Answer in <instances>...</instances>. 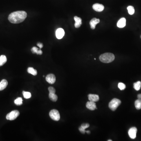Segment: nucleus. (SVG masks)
I'll list each match as a JSON object with an SVG mask.
<instances>
[{
	"label": "nucleus",
	"instance_id": "3",
	"mask_svg": "<svg viewBox=\"0 0 141 141\" xmlns=\"http://www.w3.org/2000/svg\"><path fill=\"white\" fill-rule=\"evenodd\" d=\"M121 103V102L120 100L117 98H114L109 102V107L112 111H115L120 105Z\"/></svg>",
	"mask_w": 141,
	"mask_h": 141
},
{
	"label": "nucleus",
	"instance_id": "31",
	"mask_svg": "<svg viewBox=\"0 0 141 141\" xmlns=\"http://www.w3.org/2000/svg\"><path fill=\"white\" fill-rule=\"evenodd\" d=\"M85 132L87 133V134H90V131H85Z\"/></svg>",
	"mask_w": 141,
	"mask_h": 141
},
{
	"label": "nucleus",
	"instance_id": "28",
	"mask_svg": "<svg viewBox=\"0 0 141 141\" xmlns=\"http://www.w3.org/2000/svg\"><path fill=\"white\" fill-rule=\"evenodd\" d=\"M79 130L80 132L82 133V134H85V129H83L81 127H79Z\"/></svg>",
	"mask_w": 141,
	"mask_h": 141
},
{
	"label": "nucleus",
	"instance_id": "6",
	"mask_svg": "<svg viewBox=\"0 0 141 141\" xmlns=\"http://www.w3.org/2000/svg\"><path fill=\"white\" fill-rule=\"evenodd\" d=\"M137 129L135 127H133L130 128L129 130L128 134L131 139H134L136 138L137 133Z\"/></svg>",
	"mask_w": 141,
	"mask_h": 141
},
{
	"label": "nucleus",
	"instance_id": "12",
	"mask_svg": "<svg viewBox=\"0 0 141 141\" xmlns=\"http://www.w3.org/2000/svg\"><path fill=\"white\" fill-rule=\"evenodd\" d=\"M74 20L75 21V23L74 24V26H75V28H80L82 24V18L78 17L77 16L74 17Z\"/></svg>",
	"mask_w": 141,
	"mask_h": 141
},
{
	"label": "nucleus",
	"instance_id": "33",
	"mask_svg": "<svg viewBox=\"0 0 141 141\" xmlns=\"http://www.w3.org/2000/svg\"></svg>",
	"mask_w": 141,
	"mask_h": 141
},
{
	"label": "nucleus",
	"instance_id": "11",
	"mask_svg": "<svg viewBox=\"0 0 141 141\" xmlns=\"http://www.w3.org/2000/svg\"><path fill=\"white\" fill-rule=\"evenodd\" d=\"M100 20L99 19H97L96 18H93L91 20L90 22V25L91 28L92 29H94L95 28L96 26V24H98L100 22Z\"/></svg>",
	"mask_w": 141,
	"mask_h": 141
},
{
	"label": "nucleus",
	"instance_id": "20",
	"mask_svg": "<svg viewBox=\"0 0 141 141\" xmlns=\"http://www.w3.org/2000/svg\"><path fill=\"white\" fill-rule=\"evenodd\" d=\"M135 106L138 110L141 109V100L138 99L135 102Z\"/></svg>",
	"mask_w": 141,
	"mask_h": 141
},
{
	"label": "nucleus",
	"instance_id": "29",
	"mask_svg": "<svg viewBox=\"0 0 141 141\" xmlns=\"http://www.w3.org/2000/svg\"><path fill=\"white\" fill-rule=\"evenodd\" d=\"M38 46H39L40 49L42 48L43 47V45L42 43H38L37 44Z\"/></svg>",
	"mask_w": 141,
	"mask_h": 141
},
{
	"label": "nucleus",
	"instance_id": "21",
	"mask_svg": "<svg viewBox=\"0 0 141 141\" xmlns=\"http://www.w3.org/2000/svg\"><path fill=\"white\" fill-rule=\"evenodd\" d=\"M141 82L138 81L134 83V88L136 91H139L141 88Z\"/></svg>",
	"mask_w": 141,
	"mask_h": 141
},
{
	"label": "nucleus",
	"instance_id": "13",
	"mask_svg": "<svg viewBox=\"0 0 141 141\" xmlns=\"http://www.w3.org/2000/svg\"><path fill=\"white\" fill-rule=\"evenodd\" d=\"M88 98L89 101L92 102H98L99 100V97L97 94H89L88 95Z\"/></svg>",
	"mask_w": 141,
	"mask_h": 141
},
{
	"label": "nucleus",
	"instance_id": "9",
	"mask_svg": "<svg viewBox=\"0 0 141 141\" xmlns=\"http://www.w3.org/2000/svg\"><path fill=\"white\" fill-rule=\"evenodd\" d=\"M65 32L63 29L59 28L57 29L56 31V36L58 39H62L64 36Z\"/></svg>",
	"mask_w": 141,
	"mask_h": 141
},
{
	"label": "nucleus",
	"instance_id": "30",
	"mask_svg": "<svg viewBox=\"0 0 141 141\" xmlns=\"http://www.w3.org/2000/svg\"><path fill=\"white\" fill-rule=\"evenodd\" d=\"M138 99L141 100V94H138Z\"/></svg>",
	"mask_w": 141,
	"mask_h": 141
},
{
	"label": "nucleus",
	"instance_id": "26",
	"mask_svg": "<svg viewBox=\"0 0 141 141\" xmlns=\"http://www.w3.org/2000/svg\"><path fill=\"white\" fill-rule=\"evenodd\" d=\"M48 90L50 92V93H55L56 92L55 89L54 87H50L48 88Z\"/></svg>",
	"mask_w": 141,
	"mask_h": 141
},
{
	"label": "nucleus",
	"instance_id": "10",
	"mask_svg": "<svg viewBox=\"0 0 141 141\" xmlns=\"http://www.w3.org/2000/svg\"><path fill=\"white\" fill-rule=\"evenodd\" d=\"M86 107L89 109V110H91V111H93L95 109H97L96 108V105L94 102H92V101H89L87 102L86 103Z\"/></svg>",
	"mask_w": 141,
	"mask_h": 141
},
{
	"label": "nucleus",
	"instance_id": "1",
	"mask_svg": "<svg viewBox=\"0 0 141 141\" xmlns=\"http://www.w3.org/2000/svg\"><path fill=\"white\" fill-rule=\"evenodd\" d=\"M27 14L24 11H18L11 13L9 15V21L13 24H18L22 22L26 18Z\"/></svg>",
	"mask_w": 141,
	"mask_h": 141
},
{
	"label": "nucleus",
	"instance_id": "25",
	"mask_svg": "<svg viewBox=\"0 0 141 141\" xmlns=\"http://www.w3.org/2000/svg\"><path fill=\"white\" fill-rule=\"evenodd\" d=\"M118 87L120 90H124L126 88V85L123 83H119L118 84Z\"/></svg>",
	"mask_w": 141,
	"mask_h": 141
},
{
	"label": "nucleus",
	"instance_id": "24",
	"mask_svg": "<svg viewBox=\"0 0 141 141\" xmlns=\"http://www.w3.org/2000/svg\"><path fill=\"white\" fill-rule=\"evenodd\" d=\"M127 9L128 10L129 13L130 15H132L134 14L135 10L133 7L131 6H129L127 7Z\"/></svg>",
	"mask_w": 141,
	"mask_h": 141
},
{
	"label": "nucleus",
	"instance_id": "14",
	"mask_svg": "<svg viewBox=\"0 0 141 141\" xmlns=\"http://www.w3.org/2000/svg\"><path fill=\"white\" fill-rule=\"evenodd\" d=\"M126 25V19L125 18H122L119 20L117 24V26L119 28H124Z\"/></svg>",
	"mask_w": 141,
	"mask_h": 141
},
{
	"label": "nucleus",
	"instance_id": "7",
	"mask_svg": "<svg viewBox=\"0 0 141 141\" xmlns=\"http://www.w3.org/2000/svg\"><path fill=\"white\" fill-rule=\"evenodd\" d=\"M46 80L48 83L52 84L55 83L56 81V77L55 75L53 74H48L46 76Z\"/></svg>",
	"mask_w": 141,
	"mask_h": 141
},
{
	"label": "nucleus",
	"instance_id": "17",
	"mask_svg": "<svg viewBox=\"0 0 141 141\" xmlns=\"http://www.w3.org/2000/svg\"><path fill=\"white\" fill-rule=\"evenodd\" d=\"M31 51L33 53H36L37 55H41L42 54V51L41 50H39V49L36 47H33L31 49Z\"/></svg>",
	"mask_w": 141,
	"mask_h": 141
},
{
	"label": "nucleus",
	"instance_id": "27",
	"mask_svg": "<svg viewBox=\"0 0 141 141\" xmlns=\"http://www.w3.org/2000/svg\"><path fill=\"white\" fill-rule=\"evenodd\" d=\"M81 127L83 129H85L89 127V124H83L81 125Z\"/></svg>",
	"mask_w": 141,
	"mask_h": 141
},
{
	"label": "nucleus",
	"instance_id": "5",
	"mask_svg": "<svg viewBox=\"0 0 141 141\" xmlns=\"http://www.w3.org/2000/svg\"><path fill=\"white\" fill-rule=\"evenodd\" d=\"M50 117L51 119L55 121H58L60 119V115L59 113L56 109H53L50 112Z\"/></svg>",
	"mask_w": 141,
	"mask_h": 141
},
{
	"label": "nucleus",
	"instance_id": "19",
	"mask_svg": "<svg viewBox=\"0 0 141 141\" xmlns=\"http://www.w3.org/2000/svg\"><path fill=\"white\" fill-rule=\"evenodd\" d=\"M28 72L29 74H31L34 75V76H35L37 74V70L34 69L33 68H31V67H29L28 68Z\"/></svg>",
	"mask_w": 141,
	"mask_h": 141
},
{
	"label": "nucleus",
	"instance_id": "32",
	"mask_svg": "<svg viewBox=\"0 0 141 141\" xmlns=\"http://www.w3.org/2000/svg\"><path fill=\"white\" fill-rule=\"evenodd\" d=\"M112 141V140H108V141Z\"/></svg>",
	"mask_w": 141,
	"mask_h": 141
},
{
	"label": "nucleus",
	"instance_id": "16",
	"mask_svg": "<svg viewBox=\"0 0 141 141\" xmlns=\"http://www.w3.org/2000/svg\"><path fill=\"white\" fill-rule=\"evenodd\" d=\"M7 58L6 56L2 55L0 57V67L2 66L7 62Z\"/></svg>",
	"mask_w": 141,
	"mask_h": 141
},
{
	"label": "nucleus",
	"instance_id": "18",
	"mask_svg": "<svg viewBox=\"0 0 141 141\" xmlns=\"http://www.w3.org/2000/svg\"><path fill=\"white\" fill-rule=\"evenodd\" d=\"M49 98L53 102H56L58 99V96L55 93H50L49 94Z\"/></svg>",
	"mask_w": 141,
	"mask_h": 141
},
{
	"label": "nucleus",
	"instance_id": "15",
	"mask_svg": "<svg viewBox=\"0 0 141 141\" xmlns=\"http://www.w3.org/2000/svg\"><path fill=\"white\" fill-rule=\"evenodd\" d=\"M8 82L5 79H3L0 82V91H2L7 86Z\"/></svg>",
	"mask_w": 141,
	"mask_h": 141
},
{
	"label": "nucleus",
	"instance_id": "4",
	"mask_svg": "<svg viewBox=\"0 0 141 141\" xmlns=\"http://www.w3.org/2000/svg\"><path fill=\"white\" fill-rule=\"evenodd\" d=\"M20 115L19 112L17 110L12 111L9 113L7 114L6 118L7 120H13L16 119Z\"/></svg>",
	"mask_w": 141,
	"mask_h": 141
},
{
	"label": "nucleus",
	"instance_id": "22",
	"mask_svg": "<svg viewBox=\"0 0 141 141\" xmlns=\"http://www.w3.org/2000/svg\"><path fill=\"white\" fill-rule=\"evenodd\" d=\"M22 101H23V100H22V98L21 97H18L15 100L14 103L16 105H20L22 104Z\"/></svg>",
	"mask_w": 141,
	"mask_h": 141
},
{
	"label": "nucleus",
	"instance_id": "8",
	"mask_svg": "<svg viewBox=\"0 0 141 141\" xmlns=\"http://www.w3.org/2000/svg\"><path fill=\"white\" fill-rule=\"evenodd\" d=\"M93 8L94 11L97 12H102L104 10V5H103L102 4L96 3L93 5Z\"/></svg>",
	"mask_w": 141,
	"mask_h": 141
},
{
	"label": "nucleus",
	"instance_id": "23",
	"mask_svg": "<svg viewBox=\"0 0 141 141\" xmlns=\"http://www.w3.org/2000/svg\"><path fill=\"white\" fill-rule=\"evenodd\" d=\"M22 94H23L24 98L26 99H29V98H30L31 97V94L29 92L23 91L22 92Z\"/></svg>",
	"mask_w": 141,
	"mask_h": 141
},
{
	"label": "nucleus",
	"instance_id": "2",
	"mask_svg": "<svg viewBox=\"0 0 141 141\" xmlns=\"http://www.w3.org/2000/svg\"><path fill=\"white\" fill-rule=\"evenodd\" d=\"M100 61L104 63H109L114 61L115 56L113 53H107L102 54L100 56Z\"/></svg>",
	"mask_w": 141,
	"mask_h": 141
}]
</instances>
